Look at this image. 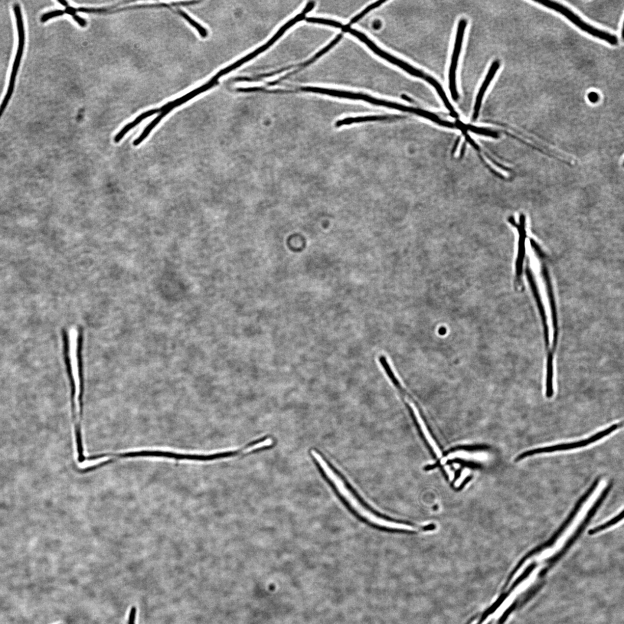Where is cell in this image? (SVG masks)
<instances>
[{"label": "cell", "instance_id": "obj_18", "mask_svg": "<svg viewBox=\"0 0 624 624\" xmlns=\"http://www.w3.org/2000/svg\"><path fill=\"white\" fill-rule=\"evenodd\" d=\"M136 614V609L135 606L131 609L129 614V624H135Z\"/></svg>", "mask_w": 624, "mask_h": 624}, {"label": "cell", "instance_id": "obj_11", "mask_svg": "<svg viewBox=\"0 0 624 624\" xmlns=\"http://www.w3.org/2000/svg\"><path fill=\"white\" fill-rule=\"evenodd\" d=\"M425 80L427 81L428 82H429L431 85H432L435 88V89L437 91V93L439 94V95L440 96L441 99L442 100L444 105H445L447 109H448L450 111L451 115H452V116L455 117H458V114H457V113L456 112L452 104H450L449 100H448V99H447V97L446 95V93L445 92H444L442 87L441 86V85L438 82H437V81L435 80H434V78L430 76H429V75H427V77L426 78V79H425Z\"/></svg>", "mask_w": 624, "mask_h": 624}, {"label": "cell", "instance_id": "obj_10", "mask_svg": "<svg viewBox=\"0 0 624 624\" xmlns=\"http://www.w3.org/2000/svg\"><path fill=\"white\" fill-rule=\"evenodd\" d=\"M159 112H160V109H154L146 111V112L140 114V115L137 117L136 118L135 120L133 121L132 122L127 124L126 126L123 127L122 130H121L120 132L115 136V138H114V141H115V143H119L120 140L123 138V137L127 135V133L129 132L131 130H132L137 125H139V124L140 122H142L143 120Z\"/></svg>", "mask_w": 624, "mask_h": 624}, {"label": "cell", "instance_id": "obj_22", "mask_svg": "<svg viewBox=\"0 0 624 624\" xmlns=\"http://www.w3.org/2000/svg\"><path fill=\"white\" fill-rule=\"evenodd\" d=\"M467 475H468V473H467L466 472H463L462 474L461 475V477L459 478V479L457 480V481L456 483V486L458 487L461 484V483L463 482V480L466 478V477L467 476Z\"/></svg>", "mask_w": 624, "mask_h": 624}, {"label": "cell", "instance_id": "obj_6", "mask_svg": "<svg viewBox=\"0 0 624 624\" xmlns=\"http://www.w3.org/2000/svg\"><path fill=\"white\" fill-rule=\"evenodd\" d=\"M599 483V480L598 479H596L593 486H591L590 488L589 489V491L586 493V494H585L583 497L580 499L579 502L577 503L576 507H575L573 512L571 513V514L570 515V517L567 519V520L564 522L563 525H562V527L558 529L556 533L553 536V537H552L549 541H548L546 543H545L543 545H540V546L535 548V549L529 552V554L531 557L541 553V551H543L545 549V548L551 547L552 545L555 543V542H556L560 536L563 534L565 529L568 528V525L571 523L574 517H576V515H577L578 512L579 511L581 506H582L584 503L587 501V499L590 497L591 495L593 494L594 490L596 489L597 486H598Z\"/></svg>", "mask_w": 624, "mask_h": 624}, {"label": "cell", "instance_id": "obj_9", "mask_svg": "<svg viewBox=\"0 0 624 624\" xmlns=\"http://www.w3.org/2000/svg\"><path fill=\"white\" fill-rule=\"evenodd\" d=\"M499 67L500 62L498 60H496L493 62L491 67L489 68V70L488 74H487L485 80L484 81H483L482 86L480 87L479 91L478 96L476 97L474 107V113H473V119H476L478 118L480 108H481L483 97H484L486 91L488 90L489 84L491 83L493 78H494L495 74L497 73Z\"/></svg>", "mask_w": 624, "mask_h": 624}, {"label": "cell", "instance_id": "obj_13", "mask_svg": "<svg viewBox=\"0 0 624 624\" xmlns=\"http://www.w3.org/2000/svg\"><path fill=\"white\" fill-rule=\"evenodd\" d=\"M165 116H166V114L165 112H164V111H163V112H162L158 116H157L152 122H150L149 125L146 127L144 131H143L138 138L134 141V146H136L140 145V143H141L143 140H144L148 136L152 131L155 128V127L158 125L160 122H161V120L164 118Z\"/></svg>", "mask_w": 624, "mask_h": 624}, {"label": "cell", "instance_id": "obj_4", "mask_svg": "<svg viewBox=\"0 0 624 624\" xmlns=\"http://www.w3.org/2000/svg\"><path fill=\"white\" fill-rule=\"evenodd\" d=\"M341 29L343 31L349 32V33L355 36L361 41L363 42L372 51H374L376 54L380 55V57L384 58V59L389 61L392 64L397 65L398 67H400L402 69L407 72V73L413 75V76L423 78L424 80L426 79L427 75L423 73L422 71L416 69V68L405 63V62L398 59V58L382 51L373 42L368 39L367 36L362 34V32L354 30V29H353L351 27H347L346 25L343 26Z\"/></svg>", "mask_w": 624, "mask_h": 624}, {"label": "cell", "instance_id": "obj_8", "mask_svg": "<svg viewBox=\"0 0 624 624\" xmlns=\"http://www.w3.org/2000/svg\"><path fill=\"white\" fill-rule=\"evenodd\" d=\"M527 269H526V273L528 277L529 285H530L532 292H533L534 297L537 301L539 310H540L542 324L544 329V336L545 348L547 349L549 347V332H548V328L547 323L546 315H545V310L543 303H542V299L539 293V290L535 282V280L533 274L530 267L529 266V263H527Z\"/></svg>", "mask_w": 624, "mask_h": 624}, {"label": "cell", "instance_id": "obj_20", "mask_svg": "<svg viewBox=\"0 0 624 624\" xmlns=\"http://www.w3.org/2000/svg\"><path fill=\"white\" fill-rule=\"evenodd\" d=\"M588 97H589V99L591 102L593 103H597V101H598L599 99L598 94L596 92H591L589 94V96H588Z\"/></svg>", "mask_w": 624, "mask_h": 624}, {"label": "cell", "instance_id": "obj_5", "mask_svg": "<svg viewBox=\"0 0 624 624\" xmlns=\"http://www.w3.org/2000/svg\"><path fill=\"white\" fill-rule=\"evenodd\" d=\"M466 26V21L462 19L459 22L457 28L455 48H454L452 61L449 71V87L451 94L454 100L459 99V93L456 86V70L458 64L461 50L463 36Z\"/></svg>", "mask_w": 624, "mask_h": 624}, {"label": "cell", "instance_id": "obj_16", "mask_svg": "<svg viewBox=\"0 0 624 624\" xmlns=\"http://www.w3.org/2000/svg\"><path fill=\"white\" fill-rule=\"evenodd\" d=\"M305 19H306V21L308 22L313 23V24H318L320 25L333 26V27H335L339 28H341L342 27V26H344L342 24H341V23L340 22L332 21V20H328V19L318 18H306Z\"/></svg>", "mask_w": 624, "mask_h": 624}, {"label": "cell", "instance_id": "obj_3", "mask_svg": "<svg viewBox=\"0 0 624 624\" xmlns=\"http://www.w3.org/2000/svg\"><path fill=\"white\" fill-rule=\"evenodd\" d=\"M620 426V424H613V426L609 427L608 429L600 431V432L595 434L593 436L590 437L589 438L579 441V442L557 444V445L542 447V448L527 451V452L522 453L521 455H519L516 457L515 461L518 462L519 461L527 458L528 457L535 455H539V454L551 453L557 452V451L571 450L589 445V444L596 442L597 441L599 440V439L603 438V437L608 435L612 433L614 431L618 429Z\"/></svg>", "mask_w": 624, "mask_h": 624}, {"label": "cell", "instance_id": "obj_15", "mask_svg": "<svg viewBox=\"0 0 624 624\" xmlns=\"http://www.w3.org/2000/svg\"><path fill=\"white\" fill-rule=\"evenodd\" d=\"M386 1H385V0H380V1L376 2L374 3V4L368 6V7L365 8L364 10L362 11L360 14H359L358 15L355 16L354 18H353L352 20L350 22L349 24L346 26H348L349 27H351L352 25H353L355 23L360 21L362 17H364V16L367 14V13L372 11V9L379 7V6H380L382 4H383V3Z\"/></svg>", "mask_w": 624, "mask_h": 624}, {"label": "cell", "instance_id": "obj_7", "mask_svg": "<svg viewBox=\"0 0 624 624\" xmlns=\"http://www.w3.org/2000/svg\"><path fill=\"white\" fill-rule=\"evenodd\" d=\"M299 90L306 92H312L326 94L333 97L344 98V99L352 100H360L367 101L374 105L382 106L383 100L375 99L370 96L361 93L348 92V91L325 89V88L315 87H301Z\"/></svg>", "mask_w": 624, "mask_h": 624}, {"label": "cell", "instance_id": "obj_23", "mask_svg": "<svg viewBox=\"0 0 624 624\" xmlns=\"http://www.w3.org/2000/svg\"><path fill=\"white\" fill-rule=\"evenodd\" d=\"M438 332H439V334L441 335H443L444 334H446V329L444 327H441L440 328H439Z\"/></svg>", "mask_w": 624, "mask_h": 624}, {"label": "cell", "instance_id": "obj_25", "mask_svg": "<svg viewBox=\"0 0 624 624\" xmlns=\"http://www.w3.org/2000/svg\"><path fill=\"white\" fill-rule=\"evenodd\" d=\"M380 22H378V23H375V26H374V28H380Z\"/></svg>", "mask_w": 624, "mask_h": 624}, {"label": "cell", "instance_id": "obj_17", "mask_svg": "<svg viewBox=\"0 0 624 624\" xmlns=\"http://www.w3.org/2000/svg\"><path fill=\"white\" fill-rule=\"evenodd\" d=\"M64 14H65L64 11L60 10V9L45 13V14H43V15L41 16V22L42 23H45L52 18L58 17V16H60Z\"/></svg>", "mask_w": 624, "mask_h": 624}, {"label": "cell", "instance_id": "obj_21", "mask_svg": "<svg viewBox=\"0 0 624 624\" xmlns=\"http://www.w3.org/2000/svg\"><path fill=\"white\" fill-rule=\"evenodd\" d=\"M64 12H65V14H67L72 16L76 15V12H77L76 10H75V8L71 7V6H68V7H67L66 9H65Z\"/></svg>", "mask_w": 624, "mask_h": 624}, {"label": "cell", "instance_id": "obj_2", "mask_svg": "<svg viewBox=\"0 0 624 624\" xmlns=\"http://www.w3.org/2000/svg\"><path fill=\"white\" fill-rule=\"evenodd\" d=\"M535 2L545 6V7L560 13L561 15H564L565 17H566L568 20H570L574 25L579 27L581 30L587 32V33L593 36L594 37L606 41L607 43L612 45H616L619 43L618 38L617 37V36L609 33L608 32L599 30V29L588 24L587 23L583 21L579 16H578L571 11L570 9L563 4H560V3L550 1V0L535 1Z\"/></svg>", "mask_w": 624, "mask_h": 624}, {"label": "cell", "instance_id": "obj_12", "mask_svg": "<svg viewBox=\"0 0 624 624\" xmlns=\"http://www.w3.org/2000/svg\"><path fill=\"white\" fill-rule=\"evenodd\" d=\"M553 353L550 351L548 354L547 364V379H546V396L547 398H551L553 395Z\"/></svg>", "mask_w": 624, "mask_h": 624}, {"label": "cell", "instance_id": "obj_24", "mask_svg": "<svg viewBox=\"0 0 624 624\" xmlns=\"http://www.w3.org/2000/svg\"><path fill=\"white\" fill-rule=\"evenodd\" d=\"M57 1L58 3H60L61 5L64 6H65V7H68V4L66 1H64V0H61V1Z\"/></svg>", "mask_w": 624, "mask_h": 624}, {"label": "cell", "instance_id": "obj_14", "mask_svg": "<svg viewBox=\"0 0 624 624\" xmlns=\"http://www.w3.org/2000/svg\"><path fill=\"white\" fill-rule=\"evenodd\" d=\"M623 512H624L623 511L622 512L620 513V514L617 515L616 517L613 518L612 519H610V520L606 522L605 524L600 525L598 526V527L590 529V530L589 532V535H593L595 534H597V533H599V532L604 530V529L608 528L610 527H612V526L615 525L617 523V522H618L619 521L622 520V519H623V516H624Z\"/></svg>", "mask_w": 624, "mask_h": 624}, {"label": "cell", "instance_id": "obj_19", "mask_svg": "<svg viewBox=\"0 0 624 624\" xmlns=\"http://www.w3.org/2000/svg\"><path fill=\"white\" fill-rule=\"evenodd\" d=\"M73 19H74V21L75 22H77L78 24L81 26V27H86L87 23H86V21H85L84 19L80 17V16H78L77 15H75L73 16Z\"/></svg>", "mask_w": 624, "mask_h": 624}, {"label": "cell", "instance_id": "obj_1", "mask_svg": "<svg viewBox=\"0 0 624 624\" xmlns=\"http://www.w3.org/2000/svg\"><path fill=\"white\" fill-rule=\"evenodd\" d=\"M312 455L313 458L316 461L320 468L323 470V472L327 478L331 481L335 488L338 490L339 494L348 502V504L351 507L371 523L378 527L391 529H397V530H405V531H416V528L407 524L397 523V522L387 520V519L378 517V515L373 514L367 508H365L362 505L358 500L356 498L353 493L350 491L349 489L346 487L345 483L336 475L335 472L330 467L327 462H326L323 457L315 450L311 451Z\"/></svg>", "mask_w": 624, "mask_h": 624}]
</instances>
